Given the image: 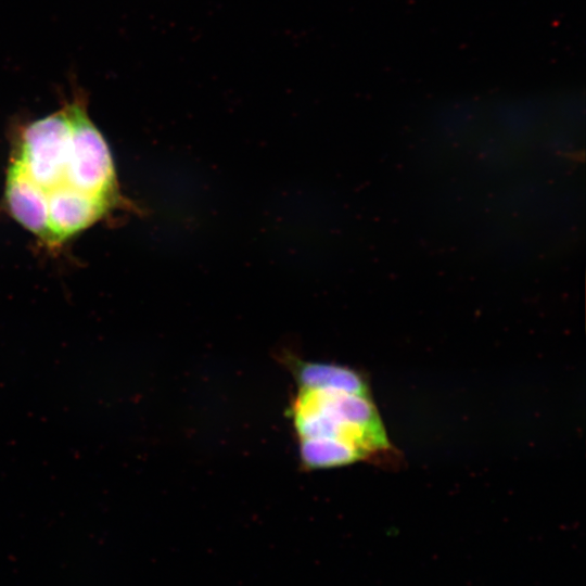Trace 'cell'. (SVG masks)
Masks as SVG:
<instances>
[{"label":"cell","instance_id":"6da1fadb","mask_svg":"<svg viewBox=\"0 0 586 586\" xmlns=\"http://www.w3.org/2000/svg\"><path fill=\"white\" fill-rule=\"evenodd\" d=\"M120 202L109 145L91 120L84 90L53 113L24 125L4 180L10 215L40 242L59 246Z\"/></svg>","mask_w":586,"mask_h":586},{"label":"cell","instance_id":"7a4b0ae2","mask_svg":"<svg viewBox=\"0 0 586 586\" xmlns=\"http://www.w3.org/2000/svg\"><path fill=\"white\" fill-rule=\"evenodd\" d=\"M288 413L297 440L311 438L336 445L355 461L369 459L388 448L368 384L297 386Z\"/></svg>","mask_w":586,"mask_h":586}]
</instances>
